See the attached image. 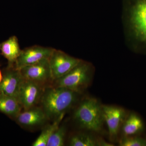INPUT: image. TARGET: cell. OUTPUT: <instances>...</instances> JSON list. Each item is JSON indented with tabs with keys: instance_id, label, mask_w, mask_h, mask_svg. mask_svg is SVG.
Masks as SVG:
<instances>
[{
	"instance_id": "1",
	"label": "cell",
	"mask_w": 146,
	"mask_h": 146,
	"mask_svg": "<svg viewBox=\"0 0 146 146\" xmlns=\"http://www.w3.org/2000/svg\"><path fill=\"white\" fill-rule=\"evenodd\" d=\"M123 15L128 46L133 52L146 54V0H130Z\"/></svg>"
},
{
	"instance_id": "2",
	"label": "cell",
	"mask_w": 146,
	"mask_h": 146,
	"mask_svg": "<svg viewBox=\"0 0 146 146\" xmlns=\"http://www.w3.org/2000/svg\"><path fill=\"white\" fill-rule=\"evenodd\" d=\"M81 94L62 87H45L40 99L42 109L48 120L63 119L66 112L78 101Z\"/></svg>"
},
{
	"instance_id": "3",
	"label": "cell",
	"mask_w": 146,
	"mask_h": 146,
	"mask_svg": "<svg viewBox=\"0 0 146 146\" xmlns=\"http://www.w3.org/2000/svg\"><path fill=\"white\" fill-rule=\"evenodd\" d=\"M73 119L82 129L100 133L104 122L103 105L94 98L84 99L75 110Z\"/></svg>"
},
{
	"instance_id": "4",
	"label": "cell",
	"mask_w": 146,
	"mask_h": 146,
	"mask_svg": "<svg viewBox=\"0 0 146 146\" xmlns=\"http://www.w3.org/2000/svg\"><path fill=\"white\" fill-rule=\"evenodd\" d=\"M94 72L92 63L82 60L68 74L54 80L51 85L64 87L81 94L91 84Z\"/></svg>"
},
{
	"instance_id": "5",
	"label": "cell",
	"mask_w": 146,
	"mask_h": 146,
	"mask_svg": "<svg viewBox=\"0 0 146 146\" xmlns=\"http://www.w3.org/2000/svg\"><path fill=\"white\" fill-rule=\"evenodd\" d=\"M19 70L24 78L34 82L45 87L50 85V84H52L54 80L49 58L26 66Z\"/></svg>"
},
{
	"instance_id": "6",
	"label": "cell",
	"mask_w": 146,
	"mask_h": 146,
	"mask_svg": "<svg viewBox=\"0 0 146 146\" xmlns=\"http://www.w3.org/2000/svg\"><path fill=\"white\" fill-rule=\"evenodd\" d=\"M81 60L71 56L60 50L54 49L49 58L54 80L68 74Z\"/></svg>"
},
{
	"instance_id": "7",
	"label": "cell",
	"mask_w": 146,
	"mask_h": 146,
	"mask_svg": "<svg viewBox=\"0 0 146 146\" xmlns=\"http://www.w3.org/2000/svg\"><path fill=\"white\" fill-rule=\"evenodd\" d=\"M104 122L108 129L109 138L112 141L117 139L122 126L128 113L119 106L103 105Z\"/></svg>"
},
{
	"instance_id": "8",
	"label": "cell",
	"mask_w": 146,
	"mask_h": 146,
	"mask_svg": "<svg viewBox=\"0 0 146 146\" xmlns=\"http://www.w3.org/2000/svg\"><path fill=\"white\" fill-rule=\"evenodd\" d=\"M45 86L24 78L21 84L18 100L22 108L27 110L40 102Z\"/></svg>"
},
{
	"instance_id": "9",
	"label": "cell",
	"mask_w": 146,
	"mask_h": 146,
	"mask_svg": "<svg viewBox=\"0 0 146 146\" xmlns=\"http://www.w3.org/2000/svg\"><path fill=\"white\" fill-rule=\"evenodd\" d=\"M53 48L35 46L26 48L22 51L13 67L17 70L35 64L44 59L49 58Z\"/></svg>"
},
{
	"instance_id": "10",
	"label": "cell",
	"mask_w": 146,
	"mask_h": 146,
	"mask_svg": "<svg viewBox=\"0 0 146 146\" xmlns=\"http://www.w3.org/2000/svg\"><path fill=\"white\" fill-rule=\"evenodd\" d=\"M24 78L20 70L8 66L0 83V94L14 97L18 100V94Z\"/></svg>"
},
{
	"instance_id": "11",
	"label": "cell",
	"mask_w": 146,
	"mask_h": 146,
	"mask_svg": "<svg viewBox=\"0 0 146 146\" xmlns=\"http://www.w3.org/2000/svg\"><path fill=\"white\" fill-rule=\"evenodd\" d=\"M15 120L23 127L32 129L44 124L48 119L42 108L35 106L21 111Z\"/></svg>"
},
{
	"instance_id": "12",
	"label": "cell",
	"mask_w": 146,
	"mask_h": 146,
	"mask_svg": "<svg viewBox=\"0 0 146 146\" xmlns=\"http://www.w3.org/2000/svg\"><path fill=\"white\" fill-rule=\"evenodd\" d=\"M146 129L143 120L137 113H128L121 128L123 137L142 136Z\"/></svg>"
},
{
	"instance_id": "13",
	"label": "cell",
	"mask_w": 146,
	"mask_h": 146,
	"mask_svg": "<svg viewBox=\"0 0 146 146\" xmlns=\"http://www.w3.org/2000/svg\"><path fill=\"white\" fill-rule=\"evenodd\" d=\"M71 146H112L101 138H98L91 133L80 132L74 134L69 140Z\"/></svg>"
},
{
	"instance_id": "14",
	"label": "cell",
	"mask_w": 146,
	"mask_h": 146,
	"mask_svg": "<svg viewBox=\"0 0 146 146\" xmlns=\"http://www.w3.org/2000/svg\"><path fill=\"white\" fill-rule=\"evenodd\" d=\"M1 51L3 55L8 60V66H13L22 51L16 36H11L3 42Z\"/></svg>"
},
{
	"instance_id": "15",
	"label": "cell",
	"mask_w": 146,
	"mask_h": 146,
	"mask_svg": "<svg viewBox=\"0 0 146 146\" xmlns=\"http://www.w3.org/2000/svg\"><path fill=\"white\" fill-rule=\"evenodd\" d=\"M22 108L17 98L0 94V112L15 119Z\"/></svg>"
},
{
	"instance_id": "16",
	"label": "cell",
	"mask_w": 146,
	"mask_h": 146,
	"mask_svg": "<svg viewBox=\"0 0 146 146\" xmlns=\"http://www.w3.org/2000/svg\"><path fill=\"white\" fill-rule=\"evenodd\" d=\"M63 119H60L53 121L52 123L48 125L42 129L39 137L32 144L33 146H46L49 139L60 126V123Z\"/></svg>"
},
{
	"instance_id": "17",
	"label": "cell",
	"mask_w": 146,
	"mask_h": 146,
	"mask_svg": "<svg viewBox=\"0 0 146 146\" xmlns=\"http://www.w3.org/2000/svg\"><path fill=\"white\" fill-rule=\"evenodd\" d=\"M67 128L65 125H60L50 137L46 146L64 145Z\"/></svg>"
},
{
	"instance_id": "18",
	"label": "cell",
	"mask_w": 146,
	"mask_h": 146,
	"mask_svg": "<svg viewBox=\"0 0 146 146\" xmlns=\"http://www.w3.org/2000/svg\"><path fill=\"white\" fill-rule=\"evenodd\" d=\"M119 146H146V138L142 136L123 137L119 141Z\"/></svg>"
},
{
	"instance_id": "19",
	"label": "cell",
	"mask_w": 146,
	"mask_h": 146,
	"mask_svg": "<svg viewBox=\"0 0 146 146\" xmlns=\"http://www.w3.org/2000/svg\"><path fill=\"white\" fill-rule=\"evenodd\" d=\"M3 79V75L2 74L1 72V70H0V83L2 80Z\"/></svg>"
},
{
	"instance_id": "20",
	"label": "cell",
	"mask_w": 146,
	"mask_h": 146,
	"mask_svg": "<svg viewBox=\"0 0 146 146\" xmlns=\"http://www.w3.org/2000/svg\"><path fill=\"white\" fill-rule=\"evenodd\" d=\"M1 44H0V51H1Z\"/></svg>"
},
{
	"instance_id": "21",
	"label": "cell",
	"mask_w": 146,
	"mask_h": 146,
	"mask_svg": "<svg viewBox=\"0 0 146 146\" xmlns=\"http://www.w3.org/2000/svg\"><path fill=\"white\" fill-rule=\"evenodd\" d=\"M146 138V136H145Z\"/></svg>"
}]
</instances>
